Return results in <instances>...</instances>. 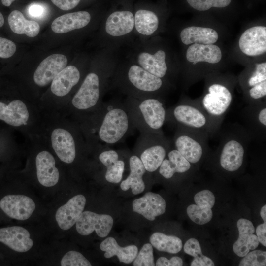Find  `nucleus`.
<instances>
[{
  "label": "nucleus",
  "instance_id": "obj_1",
  "mask_svg": "<svg viewBox=\"0 0 266 266\" xmlns=\"http://www.w3.org/2000/svg\"><path fill=\"white\" fill-rule=\"evenodd\" d=\"M127 113L119 108H113L105 115L99 130L101 140L110 144L118 142L126 134L129 125Z\"/></svg>",
  "mask_w": 266,
  "mask_h": 266
},
{
  "label": "nucleus",
  "instance_id": "obj_2",
  "mask_svg": "<svg viewBox=\"0 0 266 266\" xmlns=\"http://www.w3.org/2000/svg\"><path fill=\"white\" fill-rule=\"evenodd\" d=\"M75 224L77 232L82 235H88L95 231L99 236L105 237L112 228L113 219L109 215L86 211L82 212Z\"/></svg>",
  "mask_w": 266,
  "mask_h": 266
},
{
  "label": "nucleus",
  "instance_id": "obj_3",
  "mask_svg": "<svg viewBox=\"0 0 266 266\" xmlns=\"http://www.w3.org/2000/svg\"><path fill=\"white\" fill-rule=\"evenodd\" d=\"M30 115L27 104L21 100H0V126L18 128L26 125Z\"/></svg>",
  "mask_w": 266,
  "mask_h": 266
},
{
  "label": "nucleus",
  "instance_id": "obj_4",
  "mask_svg": "<svg viewBox=\"0 0 266 266\" xmlns=\"http://www.w3.org/2000/svg\"><path fill=\"white\" fill-rule=\"evenodd\" d=\"M0 207L8 217L24 221L32 215L35 209V204L28 196L8 195L0 200Z\"/></svg>",
  "mask_w": 266,
  "mask_h": 266
},
{
  "label": "nucleus",
  "instance_id": "obj_5",
  "mask_svg": "<svg viewBox=\"0 0 266 266\" xmlns=\"http://www.w3.org/2000/svg\"><path fill=\"white\" fill-rule=\"evenodd\" d=\"M99 80L94 73L88 74L78 91L73 97L71 103L78 110H86L95 106L99 99Z\"/></svg>",
  "mask_w": 266,
  "mask_h": 266
},
{
  "label": "nucleus",
  "instance_id": "obj_6",
  "mask_svg": "<svg viewBox=\"0 0 266 266\" xmlns=\"http://www.w3.org/2000/svg\"><path fill=\"white\" fill-rule=\"evenodd\" d=\"M50 141L59 159L66 164L73 162L76 157V145L71 133L66 129L58 127L52 130Z\"/></svg>",
  "mask_w": 266,
  "mask_h": 266
},
{
  "label": "nucleus",
  "instance_id": "obj_7",
  "mask_svg": "<svg viewBox=\"0 0 266 266\" xmlns=\"http://www.w3.org/2000/svg\"><path fill=\"white\" fill-rule=\"evenodd\" d=\"M67 63V58L63 54H54L47 57L41 61L34 73L35 83L40 87L47 86L66 67Z\"/></svg>",
  "mask_w": 266,
  "mask_h": 266
},
{
  "label": "nucleus",
  "instance_id": "obj_8",
  "mask_svg": "<svg viewBox=\"0 0 266 266\" xmlns=\"http://www.w3.org/2000/svg\"><path fill=\"white\" fill-rule=\"evenodd\" d=\"M239 46L245 54L258 56L266 51V27L258 26L246 30L241 35Z\"/></svg>",
  "mask_w": 266,
  "mask_h": 266
},
{
  "label": "nucleus",
  "instance_id": "obj_9",
  "mask_svg": "<svg viewBox=\"0 0 266 266\" xmlns=\"http://www.w3.org/2000/svg\"><path fill=\"white\" fill-rule=\"evenodd\" d=\"M85 204V197L79 194L73 197L66 204L59 207L55 215L59 227L63 230L70 229L83 211Z\"/></svg>",
  "mask_w": 266,
  "mask_h": 266
},
{
  "label": "nucleus",
  "instance_id": "obj_10",
  "mask_svg": "<svg viewBox=\"0 0 266 266\" xmlns=\"http://www.w3.org/2000/svg\"><path fill=\"white\" fill-rule=\"evenodd\" d=\"M209 93L203 98V105L211 114L215 116L223 114L230 106L232 94L225 86L213 84L208 89Z\"/></svg>",
  "mask_w": 266,
  "mask_h": 266
},
{
  "label": "nucleus",
  "instance_id": "obj_11",
  "mask_svg": "<svg viewBox=\"0 0 266 266\" xmlns=\"http://www.w3.org/2000/svg\"><path fill=\"white\" fill-rule=\"evenodd\" d=\"M133 211L136 212L150 221L165 212L166 203L159 194L147 192L142 197L133 202Z\"/></svg>",
  "mask_w": 266,
  "mask_h": 266
},
{
  "label": "nucleus",
  "instance_id": "obj_12",
  "mask_svg": "<svg viewBox=\"0 0 266 266\" xmlns=\"http://www.w3.org/2000/svg\"><path fill=\"white\" fill-rule=\"evenodd\" d=\"M36 175L39 182L45 187L55 185L59 179V172L56 167L53 155L47 150H42L35 159Z\"/></svg>",
  "mask_w": 266,
  "mask_h": 266
},
{
  "label": "nucleus",
  "instance_id": "obj_13",
  "mask_svg": "<svg viewBox=\"0 0 266 266\" xmlns=\"http://www.w3.org/2000/svg\"><path fill=\"white\" fill-rule=\"evenodd\" d=\"M0 242L18 252L29 251L33 243L28 231L20 226L0 229Z\"/></svg>",
  "mask_w": 266,
  "mask_h": 266
},
{
  "label": "nucleus",
  "instance_id": "obj_14",
  "mask_svg": "<svg viewBox=\"0 0 266 266\" xmlns=\"http://www.w3.org/2000/svg\"><path fill=\"white\" fill-rule=\"evenodd\" d=\"M239 232L237 240L234 242L233 249L239 257H244L249 251L256 248L259 241L257 235L254 234L255 228L252 223L246 219L241 218L237 222Z\"/></svg>",
  "mask_w": 266,
  "mask_h": 266
},
{
  "label": "nucleus",
  "instance_id": "obj_15",
  "mask_svg": "<svg viewBox=\"0 0 266 266\" xmlns=\"http://www.w3.org/2000/svg\"><path fill=\"white\" fill-rule=\"evenodd\" d=\"M90 20V14L87 11L67 13L56 18L52 23L51 29L57 33H66L84 27Z\"/></svg>",
  "mask_w": 266,
  "mask_h": 266
},
{
  "label": "nucleus",
  "instance_id": "obj_16",
  "mask_svg": "<svg viewBox=\"0 0 266 266\" xmlns=\"http://www.w3.org/2000/svg\"><path fill=\"white\" fill-rule=\"evenodd\" d=\"M80 77L78 69L74 66L65 67L51 82V91L58 97L66 95L79 81Z\"/></svg>",
  "mask_w": 266,
  "mask_h": 266
},
{
  "label": "nucleus",
  "instance_id": "obj_17",
  "mask_svg": "<svg viewBox=\"0 0 266 266\" xmlns=\"http://www.w3.org/2000/svg\"><path fill=\"white\" fill-rule=\"evenodd\" d=\"M134 26V17L132 12L129 11H116L108 17L105 30L110 35L119 36L129 33Z\"/></svg>",
  "mask_w": 266,
  "mask_h": 266
},
{
  "label": "nucleus",
  "instance_id": "obj_18",
  "mask_svg": "<svg viewBox=\"0 0 266 266\" xmlns=\"http://www.w3.org/2000/svg\"><path fill=\"white\" fill-rule=\"evenodd\" d=\"M129 165L130 174L121 182L120 187L123 191H127L131 188L132 193L137 195L144 190L145 184L142 176L145 173L146 169L140 159L135 155L130 157Z\"/></svg>",
  "mask_w": 266,
  "mask_h": 266
},
{
  "label": "nucleus",
  "instance_id": "obj_19",
  "mask_svg": "<svg viewBox=\"0 0 266 266\" xmlns=\"http://www.w3.org/2000/svg\"><path fill=\"white\" fill-rule=\"evenodd\" d=\"M187 60L194 65L198 62H205L216 64L220 61L222 53L217 45L194 43L190 46L186 52Z\"/></svg>",
  "mask_w": 266,
  "mask_h": 266
},
{
  "label": "nucleus",
  "instance_id": "obj_20",
  "mask_svg": "<svg viewBox=\"0 0 266 266\" xmlns=\"http://www.w3.org/2000/svg\"><path fill=\"white\" fill-rule=\"evenodd\" d=\"M244 154L242 145L236 140H230L224 145L220 156L221 166L228 171H235L241 166Z\"/></svg>",
  "mask_w": 266,
  "mask_h": 266
},
{
  "label": "nucleus",
  "instance_id": "obj_21",
  "mask_svg": "<svg viewBox=\"0 0 266 266\" xmlns=\"http://www.w3.org/2000/svg\"><path fill=\"white\" fill-rule=\"evenodd\" d=\"M128 77L136 88L146 92L157 90L162 84L160 78L136 65H133L130 67Z\"/></svg>",
  "mask_w": 266,
  "mask_h": 266
},
{
  "label": "nucleus",
  "instance_id": "obj_22",
  "mask_svg": "<svg viewBox=\"0 0 266 266\" xmlns=\"http://www.w3.org/2000/svg\"><path fill=\"white\" fill-rule=\"evenodd\" d=\"M139 108L146 123L153 129H159L163 125L166 112L163 104L158 100L148 99L143 101Z\"/></svg>",
  "mask_w": 266,
  "mask_h": 266
},
{
  "label": "nucleus",
  "instance_id": "obj_23",
  "mask_svg": "<svg viewBox=\"0 0 266 266\" xmlns=\"http://www.w3.org/2000/svg\"><path fill=\"white\" fill-rule=\"evenodd\" d=\"M101 250L104 251V256L106 258H110L116 256L119 261L125 264L131 263L138 253L136 246L131 245L126 247H120L116 240L112 237L104 240L100 245Z\"/></svg>",
  "mask_w": 266,
  "mask_h": 266
},
{
  "label": "nucleus",
  "instance_id": "obj_24",
  "mask_svg": "<svg viewBox=\"0 0 266 266\" xmlns=\"http://www.w3.org/2000/svg\"><path fill=\"white\" fill-rule=\"evenodd\" d=\"M180 37L186 45L192 43L211 44L218 39V34L214 30L205 27L190 26L184 29L181 32Z\"/></svg>",
  "mask_w": 266,
  "mask_h": 266
},
{
  "label": "nucleus",
  "instance_id": "obj_25",
  "mask_svg": "<svg viewBox=\"0 0 266 266\" xmlns=\"http://www.w3.org/2000/svg\"><path fill=\"white\" fill-rule=\"evenodd\" d=\"M100 161L106 167L105 177L110 183H118L122 178L125 163L118 159V155L113 150L101 152L99 157Z\"/></svg>",
  "mask_w": 266,
  "mask_h": 266
},
{
  "label": "nucleus",
  "instance_id": "obj_26",
  "mask_svg": "<svg viewBox=\"0 0 266 266\" xmlns=\"http://www.w3.org/2000/svg\"><path fill=\"white\" fill-rule=\"evenodd\" d=\"M169 159H164L160 166L159 172L165 178H171L175 173H184L191 167V165L177 150L168 154Z\"/></svg>",
  "mask_w": 266,
  "mask_h": 266
},
{
  "label": "nucleus",
  "instance_id": "obj_27",
  "mask_svg": "<svg viewBox=\"0 0 266 266\" xmlns=\"http://www.w3.org/2000/svg\"><path fill=\"white\" fill-rule=\"evenodd\" d=\"M165 58V53L162 50H159L153 55L146 52L140 54L138 61L144 69L162 78L165 75L167 69Z\"/></svg>",
  "mask_w": 266,
  "mask_h": 266
},
{
  "label": "nucleus",
  "instance_id": "obj_28",
  "mask_svg": "<svg viewBox=\"0 0 266 266\" xmlns=\"http://www.w3.org/2000/svg\"><path fill=\"white\" fill-rule=\"evenodd\" d=\"M8 22L11 30L18 34H24L28 37H34L40 31V26L37 22L27 20L23 14L17 10L10 13Z\"/></svg>",
  "mask_w": 266,
  "mask_h": 266
},
{
  "label": "nucleus",
  "instance_id": "obj_29",
  "mask_svg": "<svg viewBox=\"0 0 266 266\" xmlns=\"http://www.w3.org/2000/svg\"><path fill=\"white\" fill-rule=\"evenodd\" d=\"M177 150L190 163H196L201 158L202 149L195 140L187 135L178 137L175 141Z\"/></svg>",
  "mask_w": 266,
  "mask_h": 266
},
{
  "label": "nucleus",
  "instance_id": "obj_30",
  "mask_svg": "<svg viewBox=\"0 0 266 266\" xmlns=\"http://www.w3.org/2000/svg\"><path fill=\"white\" fill-rule=\"evenodd\" d=\"M174 115L178 121L195 128H200L206 123L205 116L191 106H177L174 110Z\"/></svg>",
  "mask_w": 266,
  "mask_h": 266
},
{
  "label": "nucleus",
  "instance_id": "obj_31",
  "mask_svg": "<svg viewBox=\"0 0 266 266\" xmlns=\"http://www.w3.org/2000/svg\"><path fill=\"white\" fill-rule=\"evenodd\" d=\"M151 245L160 251L176 254L181 251L182 240L177 236L167 235L160 232L153 233L150 237Z\"/></svg>",
  "mask_w": 266,
  "mask_h": 266
},
{
  "label": "nucleus",
  "instance_id": "obj_32",
  "mask_svg": "<svg viewBox=\"0 0 266 266\" xmlns=\"http://www.w3.org/2000/svg\"><path fill=\"white\" fill-rule=\"evenodd\" d=\"M134 26L140 33L150 35L157 29L159 20L153 12L146 10H139L134 17Z\"/></svg>",
  "mask_w": 266,
  "mask_h": 266
},
{
  "label": "nucleus",
  "instance_id": "obj_33",
  "mask_svg": "<svg viewBox=\"0 0 266 266\" xmlns=\"http://www.w3.org/2000/svg\"><path fill=\"white\" fill-rule=\"evenodd\" d=\"M165 156L166 150L163 146L154 145L144 150L140 159L146 170L152 172L160 167Z\"/></svg>",
  "mask_w": 266,
  "mask_h": 266
},
{
  "label": "nucleus",
  "instance_id": "obj_34",
  "mask_svg": "<svg viewBox=\"0 0 266 266\" xmlns=\"http://www.w3.org/2000/svg\"><path fill=\"white\" fill-rule=\"evenodd\" d=\"M184 252L194 257L191 263V266H213V261L202 254L200 245L196 239L191 238L188 239L184 246Z\"/></svg>",
  "mask_w": 266,
  "mask_h": 266
},
{
  "label": "nucleus",
  "instance_id": "obj_35",
  "mask_svg": "<svg viewBox=\"0 0 266 266\" xmlns=\"http://www.w3.org/2000/svg\"><path fill=\"white\" fill-rule=\"evenodd\" d=\"M189 218L196 224L204 225L209 222L212 218L211 209H203L197 204H191L187 208Z\"/></svg>",
  "mask_w": 266,
  "mask_h": 266
},
{
  "label": "nucleus",
  "instance_id": "obj_36",
  "mask_svg": "<svg viewBox=\"0 0 266 266\" xmlns=\"http://www.w3.org/2000/svg\"><path fill=\"white\" fill-rule=\"evenodd\" d=\"M134 266H154L153 249L151 244H145L133 260Z\"/></svg>",
  "mask_w": 266,
  "mask_h": 266
},
{
  "label": "nucleus",
  "instance_id": "obj_37",
  "mask_svg": "<svg viewBox=\"0 0 266 266\" xmlns=\"http://www.w3.org/2000/svg\"><path fill=\"white\" fill-rule=\"evenodd\" d=\"M266 265V251L256 250L248 252L239 264V266H264Z\"/></svg>",
  "mask_w": 266,
  "mask_h": 266
},
{
  "label": "nucleus",
  "instance_id": "obj_38",
  "mask_svg": "<svg viewBox=\"0 0 266 266\" xmlns=\"http://www.w3.org/2000/svg\"><path fill=\"white\" fill-rule=\"evenodd\" d=\"M232 0H187L189 5L199 11H205L211 7L222 8L229 5Z\"/></svg>",
  "mask_w": 266,
  "mask_h": 266
},
{
  "label": "nucleus",
  "instance_id": "obj_39",
  "mask_svg": "<svg viewBox=\"0 0 266 266\" xmlns=\"http://www.w3.org/2000/svg\"><path fill=\"white\" fill-rule=\"evenodd\" d=\"M62 266H91L90 262L80 252L70 251L67 252L61 261Z\"/></svg>",
  "mask_w": 266,
  "mask_h": 266
},
{
  "label": "nucleus",
  "instance_id": "obj_40",
  "mask_svg": "<svg viewBox=\"0 0 266 266\" xmlns=\"http://www.w3.org/2000/svg\"><path fill=\"white\" fill-rule=\"evenodd\" d=\"M194 200L196 204L203 209H211L215 202L214 194L208 190H203L197 193Z\"/></svg>",
  "mask_w": 266,
  "mask_h": 266
},
{
  "label": "nucleus",
  "instance_id": "obj_41",
  "mask_svg": "<svg viewBox=\"0 0 266 266\" xmlns=\"http://www.w3.org/2000/svg\"><path fill=\"white\" fill-rule=\"evenodd\" d=\"M16 50V46L13 41L0 37V58H8L14 55Z\"/></svg>",
  "mask_w": 266,
  "mask_h": 266
},
{
  "label": "nucleus",
  "instance_id": "obj_42",
  "mask_svg": "<svg viewBox=\"0 0 266 266\" xmlns=\"http://www.w3.org/2000/svg\"><path fill=\"white\" fill-rule=\"evenodd\" d=\"M266 80V63L259 64L256 65V69L253 75L248 81L249 85L253 86Z\"/></svg>",
  "mask_w": 266,
  "mask_h": 266
},
{
  "label": "nucleus",
  "instance_id": "obj_43",
  "mask_svg": "<svg viewBox=\"0 0 266 266\" xmlns=\"http://www.w3.org/2000/svg\"><path fill=\"white\" fill-rule=\"evenodd\" d=\"M28 12L32 17L41 18L45 14L46 8L44 5L40 3H33L29 6Z\"/></svg>",
  "mask_w": 266,
  "mask_h": 266
},
{
  "label": "nucleus",
  "instance_id": "obj_44",
  "mask_svg": "<svg viewBox=\"0 0 266 266\" xmlns=\"http://www.w3.org/2000/svg\"><path fill=\"white\" fill-rule=\"evenodd\" d=\"M250 96L255 99L264 97L266 95V80L253 86L249 91Z\"/></svg>",
  "mask_w": 266,
  "mask_h": 266
},
{
  "label": "nucleus",
  "instance_id": "obj_45",
  "mask_svg": "<svg viewBox=\"0 0 266 266\" xmlns=\"http://www.w3.org/2000/svg\"><path fill=\"white\" fill-rule=\"evenodd\" d=\"M157 266H181L183 265V260L177 256L172 257L170 259L161 257L158 259L156 261Z\"/></svg>",
  "mask_w": 266,
  "mask_h": 266
},
{
  "label": "nucleus",
  "instance_id": "obj_46",
  "mask_svg": "<svg viewBox=\"0 0 266 266\" xmlns=\"http://www.w3.org/2000/svg\"><path fill=\"white\" fill-rule=\"evenodd\" d=\"M52 3L60 9L68 10L75 7L81 0H51Z\"/></svg>",
  "mask_w": 266,
  "mask_h": 266
},
{
  "label": "nucleus",
  "instance_id": "obj_47",
  "mask_svg": "<svg viewBox=\"0 0 266 266\" xmlns=\"http://www.w3.org/2000/svg\"><path fill=\"white\" fill-rule=\"evenodd\" d=\"M11 145L7 130L4 127L0 126V150L6 149Z\"/></svg>",
  "mask_w": 266,
  "mask_h": 266
},
{
  "label": "nucleus",
  "instance_id": "obj_48",
  "mask_svg": "<svg viewBox=\"0 0 266 266\" xmlns=\"http://www.w3.org/2000/svg\"><path fill=\"white\" fill-rule=\"evenodd\" d=\"M262 224L258 225L256 229V235L259 242L265 247L266 246V219H263Z\"/></svg>",
  "mask_w": 266,
  "mask_h": 266
},
{
  "label": "nucleus",
  "instance_id": "obj_49",
  "mask_svg": "<svg viewBox=\"0 0 266 266\" xmlns=\"http://www.w3.org/2000/svg\"><path fill=\"white\" fill-rule=\"evenodd\" d=\"M259 121L264 126H266V109H263L259 114Z\"/></svg>",
  "mask_w": 266,
  "mask_h": 266
},
{
  "label": "nucleus",
  "instance_id": "obj_50",
  "mask_svg": "<svg viewBox=\"0 0 266 266\" xmlns=\"http://www.w3.org/2000/svg\"><path fill=\"white\" fill-rule=\"evenodd\" d=\"M1 2L4 6H9L15 0H1Z\"/></svg>",
  "mask_w": 266,
  "mask_h": 266
},
{
  "label": "nucleus",
  "instance_id": "obj_51",
  "mask_svg": "<svg viewBox=\"0 0 266 266\" xmlns=\"http://www.w3.org/2000/svg\"><path fill=\"white\" fill-rule=\"evenodd\" d=\"M4 22V17L2 13L0 12V28L3 25Z\"/></svg>",
  "mask_w": 266,
  "mask_h": 266
}]
</instances>
